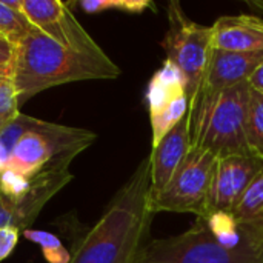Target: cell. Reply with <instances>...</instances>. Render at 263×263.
Here are the masks:
<instances>
[{"instance_id": "cell-21", "label": "cell", "mask_w": 263, "mask_h": 263, "mask_svg": "<svg viewBox=\"0 0 263 263\" xmlns=\"http://www.w3.org/2000/svg\"><path fill=\"white\" fill-rule=\"evenodd\" d=\"M31 186V179L25 177L12 170H5L0 173V194L9 200H17Z\"/></svg>"}, {"instance_id": "cell-6", "label": "cell", "mask_w": 263, "mask_h": 263, "mask_svg": "<svg viewBox=\"0 0 263 263\" xmlns=\"http://www.w3.org/2000/svg\"><path fill=\"white\" fill-rule=\"evenodd\" d=\"M168 31L163 48L166 60L173 63L185 79L188 111L194 106L202 88L213 54V29L191 20L176 0L168 3Z\"/></svg>"}, {"instance_id": "cell-19", "label": "cell", "mask_w": 263, "mask_h": 263, "mask_svg": "<svg viewBox=\"0 0 263 263\" xmlns=\"http://www.w3.org/2000/svg\"><path fill=\"white\" fill-rule=\"evenodd\" d=\"M79 6L88 14H97L109 9L126 14H142L146 9L154 8V3L149 0H82Z\"/></svg>"}, {"instance_id": "cell-7", "label": "cell", "mask_w": 263, "mask_h": 263, "mask_svg": "<svg viewBox=\"0 0 263 263\" xmlns=\"http://www.w3.org/2000/svg\"><path fill=\"white\" fill-rule=\"evenodd\" d=\"M216 160L213 153L191 148L170 185L151 199L153 213H191L197 217H206Z\"/></svg>"}, {"instance_id": "cell-20", "label": "cell", "mask_w": 263, "mask_h": 263, "mask_svg": "<svg viewBox=\"0 0 263 263\" xmlns=\"http://www.w3.org/2000/svg\"><path fill=\"white\" fill-rule=\"evenodd\" d=\"M18 99L12 77L0 83V131H3L18 114Z\"/></svg>"}, {"instance_id": "cell-12", "label": "cell", "mask_w": 263, "mask_h": 263, "mask_svg": "<svg viewBox=\"0 0 263 263\" xmlns=\"http://www.w3.org/2000/svg\"><path fill=\"white\" fill-rule=\"evenodd\" d=\"M191 148V119L186 114L149 154L151 199L157 197L170 185Z\"/></svg>"}, {"instance_id": "cell-23", "label": "cell", "mask_w": 263, "mask_h": 263, "mask_svg": "<svg viewBox=\"0 0 263 263\" xmlns=\"http://www.w3.org/2000/svg\"><path fill=\"white\" fill-rule=\"evenodd\" d=\"M14 55H15V46H12L3 37H0V65L12 62Z\"/></svg>"}, {"instance_id": "cell-15", "label": "cell", "mask_w": 263, "mask_h": 263, "mask_svg": "<svg viewBox=\"0 0 263 263\" xmlns=\"http://www.w3.org/2000/svg\"><path fill=\"white\" fill-rule=\"evenodd\" d=\"M32 28V23L23 12L8 8L0 0V37L8 40L12 46H17Z\"/></svg>"}, {"instance_id": "cell-9", "label": "cell", "mask_w": 263, "mask_h": 263, "mask_svg": "<svg viewBox=\"0 0 263 263\" xmlns=\"http://www.w3.org/2000/svg\"><path fill=\"white\" fill-rule=\"evenodd\" d=\"M146 103L154 148L188 114L190 108L185 79L168 60L153 74L146 89Z\"/></svg>"}, {"instance_id": "cell-27", "label": "cell", "mask_w": 263, "mask_h": 263, "mask_svg": "<svg viewBox=\"0 0 263 263\" xmlns=\"http://www.w3.org/2000/svg\"><path fill=\"white\" fill-rule=\"evenodd\" d=\"M251 222H254V223H257V225H262L263 227V213L260 214V216H257L254 220H251Z\"/></svg>"}, {"instance_id": "cell-8", "label": "cell", "mask_w": 263, "mask_h": 263, "mask_svg": "<svg viewBox=\"0 0 263 263\" xmlns=\"http://www.w3.org/2000/svg\"><path fill=\"white\" fill-rule=\"evenodd\" d=\"M71 162L72 159H59L45 166L31 177L29 190L17 200H9L0 194V228L28 230L51 197L72 180Z\"/></svg>"}, {"instance_id": "cell-10", "label": "cell", "mask_w": 263, "mask_h": 263, "mask_svg": "<svg viewBox=\"0 0 263 263\" xmlns=\"http://www.w3.org/2000/svg\"><path fill=\"white\" fill-rule=\"evenodd\" d=\"M22 12L32 26L59 45L96 57L106 55L76 18L69 3L59 0H23Z\"/></svg>"}, {"instance_id": "cell-16", "label": "cell", "mask_w": 263, "mask_h": 263, "mask_svg": "<svg viewBox=\"0 0 263 263\" xmlns=\"http://www.w3.org/2000/svg\"><path fill=\"white\" fill-rule=\"evenodd\" d=\"M247 140L251 153L263 159V92L253 88L250 92Z\"/></svg>"}, {"instance_id": "cell-25", "label": "cell", "mask_w": 263, "mask_h": 263, "mask_svg": "<svg viewBox=\"0 0 263 263\" xmlns=\"http://www.w3.org/2000/svg\"><path fill=\"white\" fill-rule=\"evenodd\" d=\"M12 72H14V60L9 62V63L0 65V83L8 80V79H11Z\"/></svg>"}, {"instance_id": "cell-1", "label": "cell", "mask_w": 263, "mask_h": 263, "mask_svg": "<svg viewBox=\"0 0 263 263\" xmlns=\"http://www.w3.org/2000/svg\"><path fill=\"white\" fill-rule=\"evenodd\" d=\"M153 216L149 157H146L82 239L69 263H137L146 245Z\"/></svg>"}, {"instance_id": "cell-26", "label": "cell", "mask_w": 263, "mask_h": 263, "mask_svg": "<svg viewBox=\"0 0 263 263\" xmlns=\"http://www.w3.org/2000/svg\"><path fill=\"white\" fill-rule=\"evenodd\" d=\"M9 157H11V154H9V153L2 146V143H0V173H2V171H5V170L8 168Z\"/></svg>"}, {"instance_id": "cell-3", "label": "cell", "mask_w": 263, "mask_h": 263, "mask_svg": "<svg viewBox=\"0 0 263 263\" xmlns=\"http://www.w3.org/2000/svg\"><path fill=\"white\" fill-rule=\"evenodd\" d=\"M250 82L231 88L202 92L188 111L191 146L213 153L217 159L251 153L247 140Z\"/></svg>"}, {"instance_id": "cell-18", "label": "cell", "mask_w": 263, "mask_h": 263, "mask_svg": "<svg viewBox=\"0 0 263 263\" xmlns=\"http://www.w3.org/2000/svg\"><path fill=\"white\" fill-rule=\"evenodd\" d=\"M263 213V173L243 194L233 217L239 222H251Z\"/></svg>"}, {"instance_id": "cell-24", "label": "cell", "mask_w": 263, "mask_h": 263, "mask_svg": "<svg viewBox=\"0 0 263 263\" xmlns=\"http://www.w3.org/2000/svg\"><path fill=\"white\" fill-rule=\"evenodd\" d=\"M250 85L253 89L263 92V62L259 65V68L254 71V74L250 79Z\"/></svg>"}, {"instance_id": "cell-4", "label": "cell", "mask_w": 263, "mask_h": 263, "mask_svg": "<svg viewBox=\"0 0 263 263\" xmlns=\"http://www.w3.org/2000/svg\"><path fill=\"white\" fill-rule=\"evenodd\" d=\"M137 263H263V227L248 222L242 240L228 243L197 217L188 231L148 242Z\"/></svg>"}, {"instance_id": "cell-14", "label": "cell", "mask_w": 263, "mask_h": 263, "mask_svg": "<svg viewBox=\"0 0 263 263\" xmlns=\"http://www.w3.org/2000/svg\"><path fill=\"white\" fill-rule=\"evenodd\" d=\"M213 46L222 51H263V20L250 15H223L213 25Z\"/></svg>"}, {"instance_id": "cell-2", "label": "cell", "mask_w": 263, "mask_h": 263, "mask_svg": "<svg viewBox=\"0 0 263 263\" xmlns=\"http://www.w3.org/2000/svg\"><path fill=\"white\" fill-rule=\"evenodd\" d=\"M119 76L120 68L108 55L96 57L68 49L35 26L15 46L12 82L20 105L52 86Z\"/></svg>"}, {"instance_id": "cell-11", "label": "cell", "mask_w": 263, "mask_h": 263, "mask_svg": "<svg viewBox=\"0 0 263 263\" xmlns=\"http://www.w3.org/2000/svg\"><path fill=\"white\" fill-rule=\"evenodd\" d=\"M263 173V159L254 153L219 157L208 197V216L233 214L251 183Z\"/></svg>"}, {"instance_id": "cell-17", "label": "cell", "mask_w": 263, "mask_h": 263, "mask_svg": "<svg viewBox=\"0 0 263 263\" xmlns=\"http://www.w3.org/2000/svg\"><path fill=\"white\" fill-rule=\"evenodd\" d=\"M23 237L42 248L43 257L48 263H69L71 254L62 245L60 239L42 230H23Z\"/></svg>"}, {"instance_id": "cell-22", "label": "cell", "mask_w": 263, "mask_h": 263, "mask_svg": "<svg viewBox=\"0 0 263 263\" xmlns=\"http://www.w3.org/2000/svg\"><path fill=\"white\" fill-rule=\"evenodd\" d=\"M20 231L15 228H0V263L6 260L17 247Z\"/></svg>"}, {"instance_id": "cell-13", "label": "cell", "mask_w": 263, "mask_h": 263, "mask_svg": "<svg viewBox=\"0 0 263 263\" xmlns=\"http://www.w3.org/2000/svg\"><path fill=\"white\" fill-rule=\"evenodd\" d=\"M262 62L263 51L233 52L214 48L199 94L216 92L239 85L242 82H250L251 76Z\"/></svg>"}, {"instance_id": "cell-5", "label": "cell", "mask_w": 263, "mask_h": 263, "mask_svg": "<svg viewBox=\"0 0 263 263\" xmlns=\"http://www.w3.org/2000/svg\"><path fill=\"white\" fill-rule=\"evenodd\" d=\"M97 134L66 125L32 120L26 133L20 136L9 157L6 170H12L25 177H34L45 166L59 159H76L94 143Z\"/></svg>"}]
</instances>
